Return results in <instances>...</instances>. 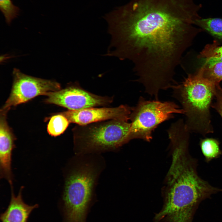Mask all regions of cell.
Instances as JSON below:
<instances>
[{
  "mask_svg": "<svg viewBox=\"0 0 222 222\" xmlns=\"http://www.w3.org/2000/svg\"><path fill=\"white\" fill-rule=\"evenodd\" d=\"M132 107L121 105L115 107H91L79 110H70L62 113L69 122L84 125L111 120L128 119Z\"/></svg>",
  "mask_w": 222,
  "mask_h": 222,
  "instance_id": "9",
  "label": "cell"
},
{
  "mask_svg": "<svg viewBox=\"0 0 222 222\" xmlns=\"http://www.w3.org/2000/svg\"><path fill=\"white\" fill-rule=\"evenodd\" d=\"M172 161L166 178L163 205L179 211L198 207L212 195L222 192L200 178L197 162L188 152V144L183 141L173 142Z\"/></svg>",
  "mask_w": 222,
  "mask_h": 222,
  "instance_id": "2",
  "label": "cell"
},
{
  "mask_svg": "<svg viewBox=\"0 0 222 222\" xmlns=\"http://www.w3.org/2000/svg\"><path fill=\"white\" fill-rule=\"evenodd\" d=\"M215 101L212 103V108L214 109L222 119V87L217 84L216 86Z\"/></svg>",
  "mask_w": 222,
  "mask_h": 222,
  "instance_id": "18",
  "label": "cell"
},
{
  "mask_svg": "<svg viewBox=\"0 0 222 222\" xmlns=\"http://www.w3.org/2000/svg\"><path fill=\"white\" fill-rule=\"evenodd\" d=\"M0 9L9 24L19 14V8L14 5L11 0H0Z\"/></svg>",
  "mask_w": 222,
  "mask_h": 222,
  "instance_id": "16",
  "label": "cell"
},
{
  "mask_svg": "<svg viewBox=\"0 0 222 222\" xmlns=\"http://www.w3.org/2000/svg\"><path fill=\"white\" fill-rule=\"evenodd\" d=\"M11 188V197L9 204L6 210L0 215L2 222H27L29 217L38 204L30 205L23 201L22 195L23 187H21L17 196L14 195L13 186Z\"/></svg>",
  "mask_w": 222,
  "mask_h": 222,
  "instance_id": "11",
  "label": "cell"
},
{
  "mask_svg": "<svg viewBox=\"0 0 222 222\" xmlns=\"http://www.w3.org/2000/svg\"><path fill=\"white\" fill-rule=\"evenodd\" d=\"M13 82L10 96L1 111L7 112L12 106L25 103L40 95L60 89L59 83L52 80L26 75L15 68Z\"/></svg>",
  "mask_w": 222,
  "mask_h": 222,
  "instance_id": "7",
  "label": "cell"
},
{
  "mask_svg": "<svg viewBox=\"0 0 222 222\" xmlns=\"http://www.w3.org/2000/svg\"><path fill=\"white\" fill-rule=\"evenodd\" d=\"M106 165L101 154H75L67 166L62 195L65 222H85Z\"/></svg>",
  "mask_w": 222,
  "mask_h": 222,
  "instance_id": "3",
  "label": "cell"
},
{
  "mask_svg": "<svg viewBox=\"0 0 222 222\" xmlns=\"http://www.w3.org/2000/svg\"><path fill=\"white\" fill-rule=\"evenodd\" d=\"M204 76L212 82L220 84L222 81V62L205 61Z\"/></svg>",
  "mask_w": 222,
  "mask_h": 222,
  "instance_id": "15",
  "label": "cell"
},
{
  "mask_svg": "<svg viewBox=\"0 0 222 222\" xmlns=\"http://www.w3.org/2000/svg\"><path fill=\"white\" fill-rule=\"evenodd\" d=\"M194 24L212 35L219 38H222V18H200L195 21Z\"/></svg>",
  "mask_w": 222,
  "mask_h": 222,
  "instance_id": "13",
  "label": "cell"
},
{
  "mask_svg": "<svg viewBox=\"0 0 222 222\" xmlns=\"http://www.w3.org/2000/svg\"><path fill=\"white\" fill-rule=\"evenodd\" d=\"M184 113L183 110L173 102L148 101L140 97L136 106L132 107L130 117L131 139L149 141L152 132L160 124L173 118L175 113Z\"/></svg>",
  "mask_w": 222,
  "mask_h": 222,
  "instance_id": "6",
  "label": "cell"
},
{
  "mask_svg": "<svg viewBox=\"0 0 222 222\" xmlns=\"http://www.w3.org/2000/svg\"><path fill=\"white\" fill-rule=\"evenodd\" d=\"M199 57L205 60L222 58V46H219L217 42L214 41L204 47Z\"/></svg>",
  "mask_w": 222,
  "mask_h": 222,
  "instance_id": "17",
  "label": "cell"
},
{
  "mask_svg": "<svg viewBox=\"0 0 222 222\" xmlns=\"http://www.w3.org/2000/svg\"><path fill=\"white\" fill-rule=\"evenodd\" d=\"M111 35L106 56L133 64L136 81L150 90L167 88L188 47L193 20L177 0H134L106 15Z\"/></svg>",
  "mask_w": 222,
  "mask_h": 222,
  "instance_id": "1",
  "label": "cell"
},
{
  "mask_svg": "<svg viewBox=\"0 0 222 222\" xmlns=\"http://www.w3.org/2000/svg\"><path fill=\"white\" fill-rule=\"evenodd\" d=\"M6 113H1L0 120V175L13 186L11 163L15 138L8 126Z\"/></svg>",
  "mask_w": 222,
  "mask_h": 222,
  "instance_id": "10",
  "label": "cell"
},
{
  "mask_svg": "<svg viewBox=\"0 0 222 222\" xmlns=\"http://www.w3.org/2000/svg\"><path fill=\"white\" fill-rule=\"evenodd\" d=\"M205 61H221L222 62V58L211 59L205 60Z\"/></svg>",
  "mask_w": 222,
  "mask_h": 222,
  "instance_id": "19",
  "label": "cell"
},
{
  "mask_svg": "<svg viewBox=\"0 0 222 222\" xmlns=\"http://www.w3.org/2000/svg\"><path fill=\"white\" fill-rule=\"evenodd\" d=\"M47 103L55 104L70 110H79L98 106H105L113 101V97L102 96L91 93L76 83L66 88L47 93Z\"/></svg>",
  "mask_w": 222,
  "mask_h": 222,
  "instance_id": "8",
  "label": "cell"
},
{
  "mask_svg": "<svg viewBox=\"0 0 222 222\" xmlns=\"http://www.w3.org/2000/svg\"><path fill=\"white\" fill-rule=\"evenodd\" d=\"M129 120H111L76 125L73 130L75 154L114 151L131 140Z\"/></svg>",
  "mask_w": 222,
  "mask_h": 222,
  "instance_id": "5",
  "label": "cell"
},
{
  "mask_svg": "<svg viewBox=\"0 0 222 222\" xmlns=\"http://www.w3.org/2000/svg\"><path fill=\"white\" fill-rule=\"evenodd\" d=\"M204 71L203 66L172 88L173 97L180 103L184 111L187 129L190 133L204 136L214 132L210 109L218 84L204 77Z\"/></svg>",
  "mask_w": 222,
  "mask_h": 222,
  "instance_id": "4",
  "label": "cell"
},
{
  "mask_svg": "<svg viewBox=\"0 0 222 222\" xmlns=\"http://www.w3.org/2000/svg\"><path fill=\"white\" fill-rule=\"evenodd\" d=\"M199 146L205 161L209 162L218 158L222 154L220 146V142L217 139L206 138L200 139Z\"/></svg>",
  "mask_w": 222,
  "mask_h": 222,
  "instance_id": "12",
  "label": "cell"
},
{
  "mask_svg": "<svg viewBox=\"0 0 222 222\" xmlns=\"http://www.w3.org/2000/svg\"><path fill=\"white\" fill-rule=\"evenodd\" d=\"M69 123L62 113L54 115L51 118L47 125V132L52 136H59L64 132Z\"/></svg>",
  "mask_w": 222,
  "mask_h": 222,
  "instance_id": "14",
  "label": "cell"
}]
</instances>
